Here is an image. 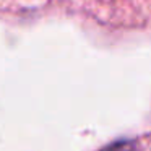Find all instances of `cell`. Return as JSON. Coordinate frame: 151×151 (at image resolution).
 <instances>
[{"label":"cell","mask_w":151,"mask_h":151,"mask_svg":"<svg viewBox=\"0 0 151 151\" xmlns=\"http://www.w3.org/2000/svg\"><path fill=\"white\" fill-rule=\"evenodd\" d=\"M106 151H138L132 141H119V143L109 146Z\"/></svg>","instance_id":"obj_1"}]
</instances>
